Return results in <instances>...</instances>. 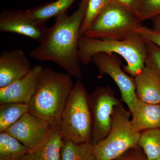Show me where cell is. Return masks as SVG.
Wrapping results in <instances>:
<instances>
[{"label":"cell","instance_id":"6da1fadb","mask_svg":"<svg viewBox=\"0 0 160 160\" xmlns=\"http://www.w3.org/2000/svg\"><path fill=\"white\" fill-rule=\"evenodd\" d=\"M88 1L81 0L78 9L70 15L65 12L57 16L39 46L29 52L30 57L38 61H51L70 75L82 79L78 40Z\"/></svg>","mask_w":160,"mask_h":160},{"label":"cell","instance_id":"ac0fdd59","mask_svg":"<svg viewBox=\"0 0 160 160\" xmlns=\"http://www.w3.org/2000/svg\"><path fill=\"white\" fill-rule=\"evenodd\" d=\"M30 149L6 132H0V160H19Z\"/></svg>","mask_w":160,"mask_h":160},{"label":"cell","instance_id":"7a4b0ae2","mask_svg":"<svg viewBox=\"0 0 160 160\" xmlns=\"http://www.w3.org/2000/svg\"><path fill=\"white\" fill-rule=\"evenodd\" d=\"M74 85L68 73L44 69L38 87L28 104V112L46 121L52 128L60 126Z\"/></svg>","mask_w":160,"mask_h":160},{"label":"cell","instance_id":"603a6c76","mask_svg":"<svg viewBox=\"0 0 160 160\" xmlns=\"http://www.w3.org/2000/svg\"><path fill=\"white\" fill-rule=\"evenodd\" d=\"M146 65L153 68L160 76V48L154 43L146 39Z\"/></svg>","mask_w":160,"mask_h":160},{"label":"cell","instance_id":"9c48e42d","mask_svg":"<svg viewBox=\"0 0 160 160\" xmlns=\"http://www.w3.org/2000/svg\"><path fill=\"white\" fill-rule=\"evenodd\" d=\"M48 28L45 23L32 19L22 10L4 9L0 14V31L17 33L30 38L40 43Z\"/></svg>","mask_w":160,"mask_h":160},{"label":"cell","instance_id":"7c38bea8","mask_svg":"<svg viewBox=\"0 0 160 160\" xmlns=\"http://www.w3.org/2000/svg\"><path fill=\"white\" fill-rule=\"evenodd\" d=\"M32 68L29 58L23 50H3L0 54V88L25 76Z\"/></svg>","mask_w":160,"mask_h":160},{"label":"cell","instance_id":"5bb4252c","mask_svg":"<svg viewBox=\"0 0 160 160\" xmlns=\"http://www.w3.org/2000/svg\"><path fill=\"white\" fill-rule=\"evenodd\" d=\"M63 139L59 126L52 128L47 137L19 160H61Z\"/></svg>","mask_w":160,"mask_h":160},{"label":"cell","instance_id":"52a82bcc","mask_svg":"<svg viewBox=\"0 0 160 160\" xmlns=\"http://www.w3.org/2000/svg\"><path fill=\"white\" fill-rule=\"evenodd\" d=\"M88 102L92 125V143L94 145L107 136L114 107L122 104L109 86H98L88 94Z\"/></svg>","mask_w":160,"mask_h":160},{"label":"cell","instance_id":"4fadbf2b","mask_svg":"<svg viewBox=\"0 0 160 160\" xmlns=\"http://www.w3.org/2000/svg\"><path fill=\"white\" fill-rule=\"evenodd\" d=\"M136 94L138 100L151 104H160V76L153 68L146 65L134 78Z\"/></svg>","mask_w":160,"mask_h":160},{"label":"cell","instance_id":"3957f363","mask_svg":"<svg viewBox=\"0 0 160 160\" xmlns=\"http://www.w3.org/2000/svg\"><path fill=\"white\" fill-rule=\"evenodd\" d=\"M80 63L88 65L94 55L101 52L119 55L126 61L124 71L135 78L146 66V39L136 33L124 40H109L80 37L78 40Z\"/></svg>","mask_w":160,"mask_h":160},{"label":"cell","instance_id":"cb8c5ba5","mask_svg":"<svg viewBox=\"0 0 160 160\" xmlns=\"http://www.w3.org/2000/svg\"><path fill=\"white\" fill-rule=\"evenodd\" d=\"M137 33L154 43L160 48V31L142 26L138 29Z\"/></svg>","mask_w":160,"mask_h":160},{"label":"cell","instance_id":"44dd1931","mask_svg":"<svg viewBox=\"0 0 160 160\" xmlns=\"http://www.w3.org/2000/svg\"><path fill=\"white\" fill-rule=\"evenodd\" d=\"M110 3L111 0H88L80 31V37L84 35L93 21Z\"/></svg>","mask_w":160,"mask_h":160},{"label":"cell","instance_id":"ba28073f","mask_svg":"<svg viewBox=\"0 0 160 160\" xmlns=\"http://www.w3.org/2000/svg\"><path fill=\"white\" fill-rule=\"evenodd\" d=\"M92 62L97 67L100 74L108 75L113 80L121 92V100L126 103L131 112L138 101L134 78L124 71L120 61L113 54L98 53L92 57Z\"/></svg>","mask_w":160,"mask_h":160},{"label":"cell","instance_id":"4316f807","mask_svg":"<svg viewBox=\"0 0 160 160\" xmlns=\"http://www.w3.org/2000/svg\"><path fill=\"white\" fill-rule=\"evenodd\" d=\"M151 20L153 24V29L160 31V15L155 17Z\"/></svg>","mask_w":160,"mask_h":160},{"label":"cell","instance_id":"277c9868","mask_svg":"<svg viewBox=\"0 0 160 160\" xmlns=\"http://www.w3.org/2000/svg\"><path fill=\"white\" fill-rule=\"evenodd\" d=\"M86 88L79 80L74 83L62 114L59 126L63 139L92 142V125Z\"/></svg>","mask_w":160,"mask_h":160},{"label":"cell","instance_id":"30bf717a","mask_svg":"<svg viewBox=\"0 0 160 160\" xmlns=\"http://www.w3.org/2000/svg\"><path fill=\"white\" fill-rule=\"evenodd\" d=\"M52 129L46 121L28 112L5 132L32 149L46 139Z\"/></svg>","mask_w":160,"mask_h":160},{"label":"cell","instance_id":"8fae6325","mask_svg":"<svg viewBox=\"0 0 160 160\" xmlns=\"http://www.w3.org/2000/svg\"><path fill=\"white\" fill-rule=\"evenodd\" d=\"M44 68L37 65L25 76L8 86L0 88V104H29L36 91Z\"/></svg>","mask_w":160,"mask_h":160},{"label":"cell","instance_id":"484cf974","mask_svg":"<svg viewBox=\"0 0 160 160\" xmlns=\"http://www.w3.org/2000/svg\"><path fill=\"white\" fill-rule=\"evenodd\" d=\"M111 2L122 6L135 13H137L141 0H111Z\"/></svg>","mask_w":160,"mask_h":160},{"label":"cell","instance_id":"5b68a950","mask_svg":"<svg viewBox=\"0 0 160 160\" xmlns=\"http://www.w3.org/2000/svg\"><path fill=\"white\" fill-rule=\"evenodd\" d=\"M131 116L122 105L114 107L109 133L94 145L95 160H115L129 149L139 147L140 132L132 127Z\"/></svg>","mask_w":160,"mask_h":160},{"label":"cell","instance_id":"d6986e66","mask_svg":"<svg viewBox=\"0 0 160 160\" xmlns=\"http://www.w3.org/2000/svg\"><path fill=\"white\" fill-rule=\"evenodd\" d=\"M0 104V132L6 131L28 111V105L25 103Z\"/></svg>","mask_w":160,"mask_h":160},{"label":"cell","instance_id":"ffe728a7","mask_svg":"<svg viewBox=\"0 0 160 160\" xmlns=\"http://www.w3.org/2000/svg\"><path fill=\"white\" fill-rule=\"evenodd\" d=\"M138 146L148 160L160 157V128L148 129L140 132Z\"/></svg>","mask_w":160,"mask_h":160},{"label":"cell","instance_id":"d4e9b609","mask_svg":"<svg viewBox=\"0 0 160 160\" xmlns=\"http://www.w3.org/2000/svg\"><path fill=\"white\" fill-rule=\"evenodd\" d=\"M113 160H148L142 149L139 146L129 149L120 157Z\"/></svg>","mask_w":160,"mask_h":160},{"label":"cell","instance_id":"9a60e30c","mask_svg":"<svg viewBox=\"0 0 160 160\" xmlns=\"http://www.w3.org/2000/svg\"><path fill=\"white\" fill-rule=\"evenodd\" d=\"M131 113L132 125L138 132L160 128V104H151L138 100Z\"/></svg>","mask_w":160,"mask_h":160},{"label":"cell","instance_id":"f1b7e54d","mask_svg":"<svg viewBox=\"0 0 160 160\" xmlns=\"http://www.w3.org/2000/svg\"><path fill=\"white\" fill-rule=\"evenodd\" d=\"M141 1H142H142H143V0H141Z\"/></svg>","mask_w":160,"mask_h":160},{"label":"cell","instance_id":"e0dca14e","mask_svg":"<svg viewBox=\"0 0 160 160\" xmlns=\"http://www.w3.org/2000/svg\"><path fill=\"white\" fill-rule=\"evenodd\" d=\"M61 160H95L94 145L92 142L78 144L63 139Z\"/></svg>","mask_w":160,"mask_h":160},{"label":"cell","instance_id":"8992f818","mask_svg":"<svg viewBox=\"0 0 160 160\" xmlns=\"http://www.w3.org/2000/svg\"><path fill=\"white\" fill-rule=\"evenodd\" d=\"M142 23L137 13L111 2L93 21L83 36L102 40H124L137 33Z\"/></svg>","mask_w":160,"mask_h":160},{"label":"cell","instance_id":"83f0119b","mask_svg":"<svg viewBox=\"0 0 160 160\" xmlns=\"http://www.w3.org/2000/svg\"><path fill=\"white\" fill-rule=\"evenodd\" d=\"M153 160H160V157L156 159Z\"/></svg>","mask_w":160,"mask_h":160},{"label":"cell","instance_id":"2e32d148","mask_svg":"<svg viewBox=\"0 0 160 160\" xmlns=\"http://www.w3.org/2000/svg\"><path fill=\"white\" fill-rule=\"evenodd\" d=\"M77 0H56L26 10V14L32 19L45 23L49 19L66 12Z\"/></svg>","mask_w":160,"mask_h":160},{"label":"cell","instance_id":"7402d4cb","mask_svg":"<svg viewBox=\"0 0 160 160\" xmlns=\"http://www.w3.org/2000/svg\"><path fill=\"white\" fill-rule=\"evenodd\" d=\"M137 14L142 22L160 15V0H143Z\"/></svg>","mask_w":160,"mask_h":160}]
</instances>
